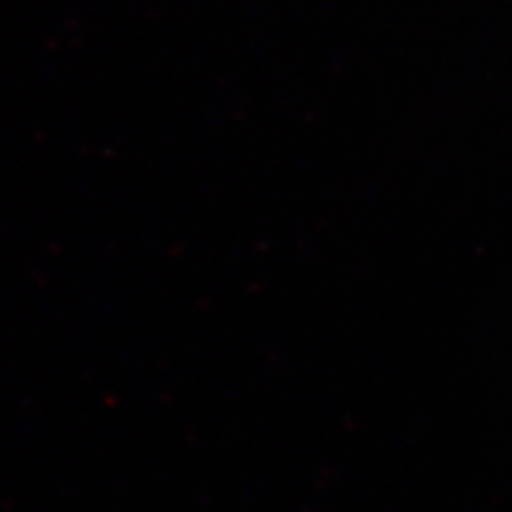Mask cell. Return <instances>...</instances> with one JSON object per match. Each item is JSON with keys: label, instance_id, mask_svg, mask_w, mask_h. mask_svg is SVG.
<instances>
[]
</instances>
